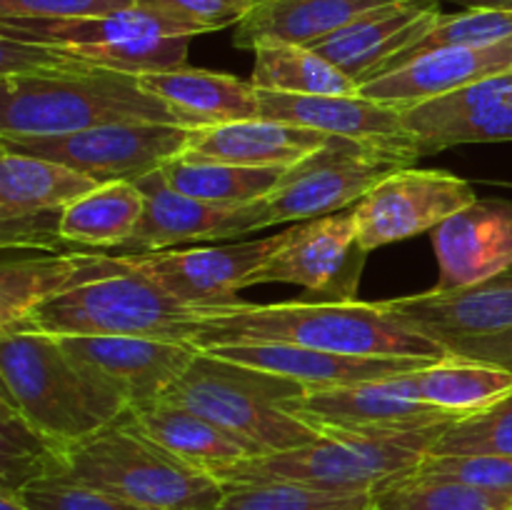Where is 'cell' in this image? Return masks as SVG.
<instances>
[{
  "instance_id": "6da1fadb",
  "label": "cell",
  "mask_w": 512,
  "mask_h": 510,
  "mask_svg": "<svg viewBox=\"0 0 512 510\" xmlns=\"http://www.w3.org/2000/svg\"><path fill=\"white\" fill-rule=\"evenodd\" d=\"M118 123L188 128L138 75L85 63L53 45L0 38V138H53Z\"/></svg>"
},
{
  "instance_id": "7a4b0ae2",
  "label": "cell",
  "mask_w": 512,
  "mask_h": 510,
  "mask_svg": "<svg viewBox=\"0 0 512 510\" xmlns=\"http://www.w3.org/2000/svg\"><path fill=\"white\" fill-rule=\"evenodd\" d=\"M190 343L215 348L233 343H290L363 358H428L450 355L445 345L418 333L380 303H235L200 308Z\"/></svg>"
},
{
  "instance_id": "3957f363",
  "label": "cell",
  "mask_w": 512,
  "mask_h": 510,
  "mask_svg": "<svg viewBox=\"0 0 512 510\" xmlns=\"http://www.w3.org/2000/svg\"><path fill=\"white\" fill-rule=\"evenodd\" d=\"M0 385V398L65 453L128 413L125 400L85 373L53 335L0 333Z\"/></svg>"
},
{
  "instance_id": "277c9868",
  "label": "cell",
  "mask_w": 512,
  "mask_h": 510,
  "mask_svg": "<svg viewBox=\"0 0 512 510\" xmlns=\"http://www.w3.org/2000/svg\"><path fill=\"white\" fill-rule=\"evenodd\" d=\"M448 428L450 425H440L388 435L328 433L308 445L238 460L218 470L213 478L225 488L295 483L338 493H375L413 473Z\"/></svg>"
},
{
  "instance_id": "5b68a950",
  "label": "cell",
  "mask_w": 512,
  "mask_h": 510,
  "mask_svg": "<svg viewBox=\"0 0 512 510\" xmlns=\"http://www.w3.org/2000/svg\"><path fill=\"white\" fill-rule=\"evenodd\" d=\"M303 390L305 385L283 375L198 350L188 370L158 400L183 405L213 420L228 433L253 443L265 455L320 438L318 430L283 408L285 400L298 398Z\"/></svg>"
},
{
  "instance_id": "8992f818",
  "label": "cell",
  "mask_w": 512,
  "mask_h": 510,
  "mask_svg": "<svg viewBox=\"0 0 512 510\" xmlns=\"http://www.w3.org/2000/svg\"><path fill=\"white\" fill-rule=\"evenodd\" d=\"M143 510H215L225 485L183 463L125 420L70 445L65 473Z\"/></svg>"
},
{
  "instance_id": "52a82bcc",
  "label": "cell",
  "mask_w": 512,
  "mask_h": 510,
  "mask_svg": "<svg viewBox=\"0 0 512 510\" xmlns=\"http://www.w3.org/2000/svg\"><path fill=\"white\" fill-rule=\"evenodd\" d=\"M200 308L180 303L130 260L123 273L88 280L30 310L5 333L65 335H138L183 340L198 330Z\"/></svg>"
},
{
  "instance_id": "ba28073f",
  "label": "cell",
  "mask_w": 512,
  "mask_h": 510,
  "mask_svg": "<svg viewBox=\"0 0 512 510\" xmlns=\"http://www.w3.org/2000/svg\"><path fill=\"white\" fill-rule=\"evenodd\" d=\"M0 38L53 45L100 68L148 75L185 65L195 33L168 15L133 5L93 18H0Z\"/></svg>"
},
{
  "instance_id": "9c48e42d",
  "label": "cell",
  "mask_w": 512,
  "mask_h": 510,
  "mask_svg": "<svg viewBox=\"0 0 512 510\" xmlns=\"http://www.w3.org/2000/svg\"><path fill=\"white\" fill-rule=\"evenodd\" d=\"M408 168L403 160L370 145L330 135L323 148L283 170L263 203L268 225L333 215L363 200L380 180Z\"/></svg>"
},
{
  "instance_id": "30bf717a",
  "label": "cell",
  "mask_w": 512,
  "mask_h": 510,
  "mask_svg": "<svg viewBox=\"0 0 512 510\" xmlns=\"http://www.w3.org/2000/svg\"><path fill=\"white\" fill-rule=\"evenodd\" d=\"M190 128L165 123H118L53 138H0L3 148L38 155L88 175L95 183H138L185 153Z\"/></svg>"
},
{
  "instance_id": "8fae6325",
  "label": "cell",
  "mask_w": 512,
  "mask_h": 510,
  "mask_svg": "<svg viewBox=\"0 0 512 510\" xmlns=\"http://www.w3.org/2000/svg\"><path fill=\"white\" fill-rule=\"evenodd\" d=\"M365 258L353 210H340L283 230V243L255 270L250 285L293 283L325 303H355Z\"/></svg>"
},
{
  "instance_id": "7c38bea8",
  "label": "cell",
  "mask_w": 512,
  "mask_h": 510,
  "mask_svg": "<svg viewBox=\"0 0 512 510\" xmlns=\"http://www.w3.org/2000/svg\"><path fill=\"white\" fill-rule=\"evenodd\" d=\"M283 408L318 430L350 435H388L458 423L460 415L415 398L403 375L363 383L305 388Z\"/></svg>"
},
{
  "instance_id": "4fadbf2b",
  "label": "cell",
  "mask_w": 512,
  "mask_h": 510,
  "mask_svg": "<svg viewBox=\"0 0 512 510\" xmlns=\"http://www.w3.org/2000/svg\"><path fill=\"white\" fill-rule=\"evenodd\" d=\"M473 185L448 170L408 165L380 180L353 208L358 238L365 250L433 233L443 220L475 203Z\"/></svg>"
},
{
  "instance_id": "5bb4252c",
  "label": "cell",
  "mask_w": 512,
  "mask_h": 510,
  "mask_svg": "<svg viewBox=\"0 0 512 510\" xmlns=\"http://www.w3.org/2000/svg\"><path fill=\"white\" fill-rule=\"evenodd\" d=\"M58 340L85 373L120 395L128 410L163 398L200 350L183 340L138 335H65Z\"/></svg>"
},
{
  "instance_id": "9a60e30c",
  "label": "cell",
  "mask_w": 512,
  "mask_h": 510,
  "mask_svg": "<svg viewBox=\"0 0 512 510\" xmlns=\"http://www.w3.org/2000/svg\"><path fill=\"white\" fill-rule=\"evenodd\" d=\"M283 243V233L240 240L228 245L185 250H155L130 255L135 268L190 308L235 303V293L248 288L255 270Z\"/></svg>"
},
{
  "instance_id": "2e32d148",
  "label": "cell",
  "mask_w": 512,
  "mask_h": 510,
  "mask_svg": "<svg viewBox=\"0 0 512 510\" xmlns=\"http://www.w3.org/2000/svg\"><path fill=\"white\" fill-rule=\"evenodd\" d=\"M138 188L145 195L143 215L133 238L115 255L155 253L193 240L235 238L270 228L260 200L250 205L205 203L170 188L160 170L140 178Z\"/></svg>"
},
{
  "instance_id": "e0dca14e",
  "label": "cell",
  "mask_w": 512,
  "mask_h": 510,
  "mask_svg": "<svg viewBox=\"0 0 512 510\" xmlns=\"http://www.w3.org/2000/svg\"><path fill=\"white\" fill-rule=\"evenodd\" d=\"M260 118L300 125L323 135L355 140L413 165L418 145L408 130L403 110L365 95H285L260 90Z\"/></svg>"
},
{
  "instance_id": "ac0fdd59",
  "label": "cell",
  "mask_w": 512,
  "mask_h": 510,
  "mask_svg": "<svg viewBox=\"0 0 512 510\" xmlns=\"http://www.w3.org/2000/svg\"><path fill=\"white\" fill-rule=\"evenodd\" d=\"M385 308L418 333L453 350L458 343L512 328V268L483 283L383 300Z\"/></svg>"
},
{
  "instance_id": "d6986e66",
  "label": "cell",
  "mask_w": 512,
  "mask_h": 510,
  "mask_svg": "<svg viewBox=\"0 0 512 510\" xmlns=\"http://www.w3.org/2000/svg\"><path fill=\"white\" fill-rule=\"evenodd\" d=\"M440 0H395L310 43L358 85L378 78L385 65L418 43L440 18Z\"/></svg>"
},
{
  "instance_id": "ffe728a7",
  "label": "cell",
  "mask_w": 512,
  "mask_h": 510,
  "mask_svg": "<svg viewBox=\"0 0 512 510\" xmlns=\"http://www.w3.org/2000/svg\"><path fill=\"white\" fill-rule=\"evenodd\" d=\"M440 280L435 288H465L512 268V200L478 198L433 230Z\"/></svg>"
},
{
  "instance_id": "44dd1931",
  "label": "cell",
  "mask_w": 512,
  "mask_h": 510,
  "mask_svg": "<svg viewBox=\"0 0 512 510\" xmlns=\"http://www.w3.org/2000/svg\"><path fill=\"white\" fill-rule=\"evenodd\" d=\"M512 70V38L483 48H440L360 85L358 93L408 110Z\"/></svg>"
},
{
  "instance_id": "7402d4cb",
  "label": "cell",
  "mask_w": 512,
  "mask_h": 510,
  "mask_svg": "<svg viewBox=\"0 0 512 510\" xmlns=\"http://www.w3.org/2000/svg\"><path fill=\"white\" fill-rule=\"evenodd\" d=\"M218 358L250 368L268 370L273 375L295 380L305 388H328V385L385 380L395 375L413 373L433 363L428 358H363V355H340L328 350L303 348L290 343H233L205 348Z\"/></svg>"
},
{
  "instance_id": "603a6c76",
  "label": "cell",
  "mask_w": 512,
  "mask_h": 510,
  "mask_svg": "<svg viewBox=\"0 0 512 510\" xmlns=\"http://www.w3.org/2000/svg\"><path fill=\"white\" fill-rule=\"evenodd\" d=\"M130 255L105 250H70V253L5 255L0 268V333L18 325L30 310L88 280L123 273Z\"/></svg>"
},
{
  "instance_id": "cb8c5ba5",
  "label": "cell",
  "mask_w": 512,
  "mask_h": 510,
  "mask_svg": "<svg viewBox=\"0 0 512 510\" xmlns=\"http://www.w3.org/2000/svg\"><path fill=\"white\" fill-rule=\"evenodd\" d=\"M330 135L280 120L253 118L190 130L185 155L213 163L245 168H290L313 150L323 148Z\"/></svg>"
},
{
  "instance_id": "d4e9b609",
  "label": "cell",
  "mask_w": 512,
  "mask_h": 510,
  "mask_svg": "<svg viewBox=\"0 0 512 510\" xmlns=\"http://www.w3.org/2000/svg\"><path fill=\"white\" fill-rule=\"evenodd\" d=\"M125 420L175 458L208 475H215L238 460L263 455L253 443L228 433L213 420L165 400L130 408Z\"/></svg>"
},
{
  "instance_id": "484cf974",
  "label": "cell",
  "mask_w": 512,
  "mask_h": 510,
  "mask_svg": "<svg viewBox=\"0 0 512 510\" xmlns=\"http://www.w3.org/2000/svg\"><path fill=\"white\" fill-rule=\"evenodd\" d=\"M138 78L150 93L173 105L190 130L260 118V90L233 75L190 68L185 63L180 68Z\"/></svg>"
},
{
  "instance_id": "4316f807",
  "label": "cell",
  "mask_w": 512,
  "mask_h": 510,
  "mask_svg": "<svg viewBox=\"0 0 512 510\" xmlns=\"http://www.w3.org/2000/svg\"><path fill=\"white\" fill-rule=\"evenodd\" d=\"M388 3L395 0H265L235 25L233 43L245 50L265 40L310 45Z\"/></svg>"
},
{
  "instance_id": "83f0119b",
  "label": "cell",
  "mask_w": 512,
  "mask_h": 510,
  "mask_svg": "<svg viewBox=\"0 0 512 510\" xmlns=\"http://www.w3.org/2000/svg\"><path fill=\"white\" fill-rule=\"evenodd\" d=\"M415 398L468 418L493 408L512 393V370L488 360L445 355L403 375Z\"/></svg>"
},
{
  "instance_id": "f1b7e54d",
  "label": "cell",
  "mask_w": 512,
  "mask_h": 510,
  "mask_svg": "<svg viewBox=\"0 0 512 510\" xmlns=\"http://www.w3.org/2000/svg\"><path fill=\"white\" fill-rule=\"evenodd\" d=\"M145 208L138 183H103L60 210V238L73 250L125 248Z\"/></svg>"
},
{
  "instance_id": "f546056e",
  "label": "cell",
  "mask_w": 512,
  "mask_h": 510,
  "mask_svg": "<svg viewBox=\"0 0 512 510\" xmlns=\"http://www.w3.org/2000/svg\"><path fill=\"white\" fill-rule=\"evenodd\" d=\"M93 188V178L68 165L0 145V220L60 210Z\"/></svg>"
},
{
  "instance_id": "4dcf8cb0",
  "label": "cell",
  "mask_w": 512,
  "mask_h": 510,
  "mask_svg": "<svg viewBox=\"0 0 512 510\" xmlns=\"http://www.w3.org/2000/svg\"><path fill=\"white\" fill-rule=\"evenodd\" d=\"M250 83L285 95H355L360 85L308 45L265 40L255 45Z\"/></svg>"
},
{
  "instance_id": "1f68e13d",
  "label": "cell",
  "mask_w": 512,
  "mask_h": 510,
  "mask_svg": "<svg viewBox=\"0 0 512 510\" xmlns=\"http://www.w3.org/2000/svg\"><path fill=\"white\" fill-rule=\"evenodd\" d=\"M285 168H245L178 155L160 168L170 188L215 205H250L263 200Z\"/></svg>"
},
{
  "instance_id": "d6a6232c",
  "label": "cell",
  "mask_w": 512,
  "mask_h": 510,
  "mask_svg": "<svg viewBox=\"0 0 512 510\" xmlns=\"http://www.w3.org/2000/svg\"><path fill=\"white\" fill-rule=\"evenodd\" d=\"M65 473V450L0 398V490L20 493L35 480Z\"/></svg>"
},
{
  "instance_id": "836d02e7",
  "label": "cell",
  "mask_w": 512,
  "mask_h": 510,
  "mask_svg": "<svg viewBox=\"0 0 512 510\" xmlns=\"http://www.w3.org/2000/svg\"><path fill=\"white\" fill-rule=\"evenodd\" d=\"M373 510H512V495L413 470L375 490Z\"/></svg>"
},
{
  "instance_id": "e575fe53",
  "label": "cell",
  "mask_w": 512,
  "mask_h": 510,
  "mask_svg": "<svg viewBox=\"0 0 512 510\" xmlns=\"http://www.w3.org/2000/svg\"><path fill=\"white\" fill-rule=\"evenodd\" d=\"M512 38V10H463V13L440 15L438 23L408 50L390 60L383 73L410 63L418 55L440 48H483Z\"/></svg>"
},
{
  "instance_id": "d590c367",
  "label": "cell",
  "mask_w": 512,
  "mask_h": 510,
  "mask_svg": "<svg viewBox=\"0 0 512 510\" xmlns=\"http://www.w3.org/2000/svg\"><path fill=\"white\" fill-rule=\"evenodd\" d=\"M215 510H373V493H338L295 483L233 485Z\"/></svg>"
},
{
  "instance_id": "8d00e7d4",
  "label": "cell",
  "mask_w": 512,
  "mask_h": 510,
  "mask_svg": "<svg viewBox=\"0 0 512 510\" xmlns=\"http://www.w3.org/2000/svg\"><path fill=\"white\" fill-rule=\"evenodd\" d=\"M428 455H512V393L450 425Z\"/></svg>"
},
{
  "instance_id": "74e56055",
  "label": "cell",
  "mask_w": 512,
  "mask_h": 510,
  "mask_svg": "<svg viewBox=\"0 0 512 510\" xmlns=\"http://www.w3.org/2000/svg\"><path fill=\"white\" fill-rule=\"evenodd\" d=\"M420 475L512 495V455H428Z\"/></svg>"
},
{
  "instance_id": "f35d334b",
  "label": "cell",
  "mask_w": 512,
  "mask_h": 510,
  "mask_svg": "<svg viewBox=\"0 0 512 510\" xmlns=\"http://www.w3.org/2000/svg\"><path fill=\"white\" fill-rule=\"evenodd\" d=\"M30 510H143L123 498L78 483L68 475H50L20 490Z\"/></svg>"
},
{
  "instance_id": "ab89813d",
  "label": "cell",
  "mask_w": 512,
  "mask_h": 510,
  "mask_svg": "<svg viewBox=\"0 0 512 510\" xmlns=\"http://www.w3.org/2000/svg\"><path fill=\"white\" fill-rule=\"evenodd\" d=\"M512 140V98L488 105L448 128L438 130L420 143V158L435 155L438 150L468 143H510Z\"/></svg>"
},
{
  "instance_id": "60d3db41",
  "label": "cell",
  "mask_w": 512,
  "mask_h": 510,
  "mask_svg": "<svg viewBox=\"0 0 512 510\" xmlns=\"http://www.w3.org/2000/svg\"><path fill=\"white\" fill-rule=\"evenodd\" d=\"M135 3L168 15L175 23L188 25L195 35L235 28L258 5L255 0H135Z\"/></svg>"
},
{
  "instance_id": "b9f144b4",
  "label": "cell",
  "mask_w": 512,
  "mask_h": 510,
  "mask_svg": "<svg viewBox=\"0 0 512 510\" xmlns=\"http://www.w3.org/2000/svg\"><path fill=\"white\" fill-rule=\"evenodd\" d=\"M60 210H40V213L0 220L3 250L35 248L43 253H70L73 248H68L60 238Z\"/></svg>"
},
{
  "instance_id": "7bdbcfd3",
  "label": "cell",
  "mask_w": 512,
  "mask_h": 510,
  "mask_svg": "<svg viewBox=\"0 0 512 510\" xmlns=\"http://www.w3.org/2000/svg\"><path fill=\"white\" fill-rule=\"evenodd\" d=\"M138 5L135 0H0V18L68 20L118 13Z\"/></svg>"
},
{
  "instance_id": "ee69618b",
  "label": "cell",
  "mask_w": 512,
  "mask_h": 510,
  "mask_svg": "<svg viewBox=\"0 0 512 510\" xmlns=\"http://www.w3.org/2000/svg\"><path fill=\"white\" fill-rule=\"evenodd\" d=\"M450 353L475 360H488V363L505 365V368L512 370V328L505 330V333L490 335V338L465 340V343L455 345Z\"/></svg>"
},
{
  "instance_id": "f6af8a7d",
  "label": "cell",
  "mask_w": 512,
  "mask_h": 510,
  "mask_svg": "<svg viewBox=\"0 0 512 510\" xmlns=\"http://www.w3.org/2000/svg\"><path fill=\"white\" fill-rule=\"evenodd\" d=\"M440 3L463 5L465 10H512V0H440Z\"/></svg>"
},
{
  "instance_id": "bcb514c9",
  "label": "cell",
  "mask_w": 512,
  "mask_h": 510,
  "mask_svg": "<svg viewBox=\"0 0 512 510\" xmlns=\"http://www.w3.org/2000/svg\"><path fill=\"white\" fill-rule=\"evenodd\" d=\"M0 510H30L18 493L0 490Z\"/></svg>"
},
{
  "instance_id": "7dc6e473",
  "label": "cell",
  "mask_w": 512,
  "mask_h": 510,
  "mask_svg": "<svg viewBox=\"0 0 512 510\" xmlns=\"http://www.w3.org/2000/svg\"><path fill=\"white\" fill-rule=\"evenodd\" d=\"M255 3H265V0H255Z\"/></svg>"
}]
</instances>
